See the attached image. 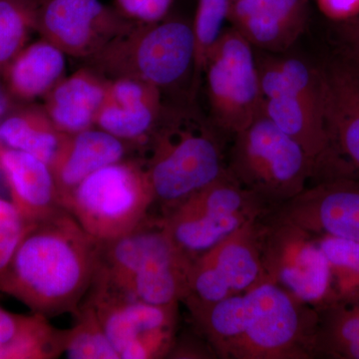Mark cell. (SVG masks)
Masks as SVG:
<instances>
[{
    "label": "cell",
    "instance_id": "6da1fadb",
    "mask_svg": "<svg viewBox=\"0 0 359 359\" xmlns=\"http://www.w3.org/2000/svg\"><path fill=\"white\" fill-rule=\"evenodd\" d=\"M103 244L60 208L29 224L8 264L0 292L45 318L76 316L102 263Z\"/></svg>",
    "mask_w": 359,
    "mask_h": 359
},
{
    "label": "cell",
    "instance_id": "7a4b0ae2",
    "mask_svg": "<svg viewBox=\"0 0 359 359\" xmlns=\"http://www.w3.org/2000/svg\"><path fill=\"white\" fill-rule=\"evenodd\" d=\"M219 358L308 359L316 355L318 309L264 280L219 302L187 304Z\"/></svg>",
    "mask_w": 359,
    "mask_h": 359
},
{
    "label": "cell",
    "instance_id": "3957f363",
    "mask_svg": "<svg viewBox=\"0 0 359 359\" xmlns=\"http://www.w3.org/2000/svg\"><path fill=\"white\" fill-rule=\"evenodd\" d=\"M138 158L165 212L226 174L218 137L195 116L165 108Z\"/></svg>",
    "mask_w": 359,
    "mask_h": 359
},
{
    "label": "cell",
    "instance_id": "277c9868",
    "mask_svg": "<svg viewBox=\"0 0 359 359\" xmlns=\"http://www.w3.org/2000/svg\"><path fill=\"white\" fill-rule=\"evenodd\" d=\"M195 58L193 23L163 18L135 23L86 63L105 79L139 80L163 92L195 74Z\"/></svg>",
    "mask_w": 359,
    "mask_h": 359
},
{
    "label": "cell",
    "instance_id": "5b68a950",
    "mask_svg": "<svg viewBox=\"0 0 359 359\" xmlns=\"http://www.w3.org/2000/svg\"><path fill=\"white\" fill-rule=\"evenodd\" d=\"M226 171L271 211L294 199L318 175L304 149L263 112L235 135Z\"/></svg>",
    "mask_w": 359,
    "mask_h": 359
},
{
    "label": "cell",
    "instance_id": "8992f818",
    "mask_svg": "<svg viewBox=\"0 0 359 359\" xmlns=\"http://www.w3.org/2000/svg\"><path fill=\"white\" fill-rule=\"evenodd\" d=\"M257 68L262 112L304 149L320 174L334 152L320 69L294 57L268 58L259 61Z\"/></svg>",
    "mask_w": 359,
    "mask_h": 359
},
{
    "label": "cell",
    "instance_id": "52a82bcc",
    "mask_svg": "<svg viewBox=\"0 0 359 359\" xmlns=\"http://www.w3.org/2000/svg\"><path fill=\"white\" fill-rule=\"evenodd\" d=\"M155 204L147 173L138 158L94 172L69 194L62 207L102 244L140 228Z\"/></svg>",
    "mask_w": 359,
    "mask_h": 359
},
{
    "label": "cell",
    "instance_id": "ba28073f",
    "mask_svg": "<svg viewBox=\"0 0 359 359\" xmlns=\"http://www.w3.org/2000/svg\"><path fill=\"white\" fill-rule=\"evenodd\" d=\"M271 209L228 171L165 212L163 229L192 261Z\"/></svg>",
    "mask_w": 359,
    "mask_h": 359
},
{
    "label": "cell",
    "instance_id": "9c48e42d",
    "mask_svg": "<svg viewBox=\"0 0 359 359\" xmlns=\"http://www.w3.org/2000/svg\"><path fill=\"white\" fill-rule=\"evenodd\" d=\"M208 99L214 121L235 136L262 112L259 68L252 45L235 28L223 30L205 56Z\"/></svg>",
    "mask_w": 359,
    "mask_h": 359
},
{
    "label": "cell",
    "instance_id": "30bf717a",
    "mask_svg": "<svg viewBox=\"0 0 359 359\" xmlns=\"http://www.w3.org/2000/svg\"><path fill=\"white\" fill-rule=\"evenodd\" d=\"M264 219L266 280L318 311L337 304L330 263L316 236L275 218L269 212Z\"/></svg>",
    "mask_w": 359,
    "mask_h": 359
},
{
    "label": "cell",
    "instance_id": "8fae6325",
    "mask_svg": "<svg viewBox=\"0 0 359 359\" xmlns=\"http://www.w3.org/2000/svg\"><path fill=\"white\" fill-rule=\"evenodd\" d=\"M264 217L245 224L194 259L189 273L188 294L183 301L186 304L219 302L248 292L266 280Z\"/></svg>",
    "mask_w": 359,
    "mask_h": 359
},
{
    "label": "cell",
    "instance_id": "7c38bea8",
    "mask_svg": "<svg viewBox=\"0 0 359 359\" xmlns=\"http://www.w3.org/2000/svg\"><path fill=\"white\" fill-rule=\"evenodd\" d=\"M88 301L120 359L160 358L173 344L177 306H156L125 297L99 282Z\"/></svg>",
    "mask_w": 359,
    "mask_h": 359
},
{
    "label": "cell",
    "instance_id": "4fadbf2b",
    "mask_svg": "<svg viewBox=\"0 0 359 359\" xmlns=\"http://www.w3.org/2000/svg\"><path fill=\"white\" fill-rule=\"evenodd\" d=\"M35 32L65 55L87 59L137 22L99 0L37 2Z\"/></svg>",
    "mask_w": 359,
    "mask_h": 359
},
{
    "label": "cell",
    "instance_id": "5bb4252c",
    "mask_svg": "<svg viewBox=\"0 0 359 359\" xmlns=\"http://www.w3.org/2000/svg\"><path fill=\"white\" fill-rule=\"evenodd\" d=\"M269 214L316 237L330 236L359 243V182L323 180Z\"/></svg>",
    "mask_w": 359,
    "mask_h": 359
},
{
    "label": "cell",
    "instance_id": "9a60e30c",
    "mask_svg": "<svg viewBox=\"0 0 359 359\" xmlns=\"http://www.w3.org/2000/svg\"><path fill=\"white\" fill-rule=\"evenodd\" d=\"M162 91L134 79L108 80L105 96L96 116L95 127L128 144L146 145L162 117Z\"/></svg>",
    "mask_w": 359,
    "mask_h": 359
},
{
    "label": "cell",
    "instance_id": "2e32d148",
    "mask_svg": "<svg viewBox=\"0 0 359 359\" xmlns=\"http://www.w3.org/2000/svg\"><path fill=\"white\" fill-rule=\"evenodd\" d=\"M308 0H231L229 18L252 46L289 48L304 30Z\"/></svg>",
    "mask_w": 359,
    "mask_h": 359
},
{
    "label": "cell",
    "instance_id": "e0dca14e",
    "mask_svg": "<svg viewBox=\"0 0 359 359\" xmlns=\"http://www.w3.org/2000/svg\"><path fill=\"white\" fill-rule=\"evenodd\" d=\"M129 149L128 144L97 127L63 134L55 157L49 165L60 205L90 175L127 159Z\"/></svg>",
    "mask_w": 359,
    "mask_h": 359
},
{
    "label": "cell",
    "instance_id": "ac0fdd59",
    "mask_svg": "<svg viewBox=\"0 0 359 359\" xmlns=\"http://www.w3.org/2000/svg\"><path fill=\"white\" fill-rule=\"evenodd\" d=\"M0 175L11 202L28 226L62 208L50 167L39 158L0 146Z\"/></svg>",
    "mask_w": 359,
    "mask_h": 359
},
{
    "label": "cell",
    "instance_id": "d6986e66",
    "mask_svg": "<svg viewBox=\"0 0 359 359\" xmlns=\"http://www.w3.org/2000/svg\"><path fill=\"white\" fill-rule=\"evenodd\" d=\"M325 119L332 149L359 170V72L351 62L320 70Z\"/></svg>",
    "mask_w": 359,
    "mask_h": 359
},
{
    "label": "cell",
    "instance_id": "ffe728a7",
    "mask_svg": "<svg viewBox=\"0 0 359 359\" xmlns=\"http://www.w3.org/2000/svg\"><path fill=\"white\" fill-rule=\"evenodd\" d=\"M108 80L89 67L62 78L43 97L42 106L61 133L74 134L95 127Z\"/></svg>",
    "mask_w": 359,
    "mask_h": 359
},
{
    "label": "cell",
    "instance_id": "44dd1931",
    "mask_svg": "<svg viewBox=\"0 0 359 359\" xmlns=\"http://www.w3.org/2000/svg\"><path fill=\"white\" fill-rule=\"evenodd\" d=\"M65 54L43 39L26 45L1 74L7 95L14 104L44 97L65 78Z\"/></svg>",
    "mask_w": 359,
    "mask_h": 359
},
{
    "label": "cell",
    "instance_id": "7402d4cb",
    "mask_svg": "<svg viewBox=\"0 0 359 359\" xmlns=\"http://www.w3.org/2000/svg\"><path fill=\"white\" fill-rule=\"evenodd\" d=\"M63 134L43 107L13 108L0 121V146L22 151L50 165Z\"/></svg>",
    "mask_w": 359,
    "mask_h": 359
},
{
    "label": "cell",
    "instance_id": "603a6c76",
    "mask_svg": "<svg viewBox=\"0 0 359 359\" xmlns=\"http://www.w3.org/2000/svg\"><path fill=\"white\" fill-rule=\"evenodd\" d=\"M77 323L61 330L62 353L71 359H120L110 344L98 316L90 304L83 302L76 314Z\"/></svg>",
    "mask_w": 359,
    "mask_h": 359
},
{
    "label": "cell",
    "instance_id": "cb8c5ba5",
    "mask_svg": "<svg viewBox=\"0 0 359 359\" xmlns=\"http://www.w3.org/2000/svg\"><path fill=\"white\" fill-rule=\"evenodd\" d=\"M316 238L330 263L337 304H358L359 243L330 236Z\"/></svg>",
    "mask_w": 359,
    "mask_h": 359
},
{
    "label": "cell",
    "instance_id": "d4e9b609",
    "mask_svg": "<svg viewBox=\"0 0 359 359\" xmlns=\"http://www.w3.org/2000/svg\"><path fill=\"white\" fill-rule=\"evenodd\" d=\"M37 4V0H0V77L35 32Z\"/></svg>",
    "mask_w": 359,
    "mask_h": 359
},
{
    "label": "cell",
    "instance_id": "484cf974",
    "mask_svg": "<svg viewBox=\"0 0 359 359\" xmlns=\"http://www.w3.org/2000/svg\"><path fill=\"white\" fill-rule=\"evenodd\" d=\"M174 0H116V8L137 22H155L167 15Z\"/></svg>",
    "mask_w": 359,
    "mask_h": 359
},
{
    "label": "cell",
    "instance_id": "4316f807",
    "mask_svg": "<svg viewBox=\"0 0 359 359\" xmlns=\"http://www.w3.org/2000/svg\"><path fill=\"white\" fill-rule=\"evenodd\" d=\"M27 228L25 224L0 226V271L11 262Z\"/></svg>",
    "mask_w": 359,
    "mask_h": 359
},
{
    "label": "cell",
    "instance_id": "83f0119b",
    "mask_svg": "<svg viewBox=\"0 0 359 359\" xmlns=\"http://www.w3.org/2000/svg\"><path fill=\"white\" fill-rule=\"evenodd\" d=\"M321 13L335 21H351L359 16V0H316Z\"/></svg>",
    "mask_w": 359,
    "mask_h": 359
},
{
    "label": "cell",
    "instance_id": "f1b7e54d",
    "mask_svg": "<svg viewBox=\"0 0 359 359\" xmlns=\"http://www.w3.org/2000/svg\"><path fill=\"white\" fill-rule=\"evenodd\" d=\"M30 316L9 313L0 308V347L15 339L29 320Z\"/></svg>",
    "mask_w": 359,
    "mask_h": 359
},
{
    "label": "cell",
    "instance_id": "f546056e",
    "mask_svg": "<svg viewBox=\"0 0 359 359\" xmlns=\"http://www.w3.org/2000/svg\"><path fill=\"white\" fill-rule=\"evenodd\" d=\"M346 36L351 46V50L359 49V16L346 25Z\"/></svg>",
    "mask_w": 359,
    "mask_h": 359
},
{
    "label": "cell",
    "instance_id": "4dcf8cb0",
    "mask_svg": "<svg viewBox=\"0 0 359 359\" xmlns=\"http://www.w3.org/2000/svg\"><path fill=\"white\" fill-rule=\"evenodd\" d=\"M14 103L7 95L6 88L2 83L1 77H0V121L7 115V113L13 109Z\"/></svg>",
    "mask_w": 359,
    "mask_h": 359
},
{
    "label": "cell",
    "instance_id": "1f68e13d",
    "mask_svg": "<svg viewBox=\"0 0 359 359\" xmlns=\"http://www.w3.org/2000/svg\"><path fill=\"white\" fill-rule=\"evenodd\" d=\"M353 51V62L359 65V49H354Z\"/></svg>",
    "mask_w": 359,
    "mask_h": 359
},
{
    "label": "cell",
    "instance_id": "d6a6232c",
    "mask_svg": "<svg viewBox=\"0 0 359 359\" xmlns=\"http://www.w3.org/2000/svg\"><path fill=\"white\" fill-rule=\"evenodd\" d=\"M351 63H353V65L354 66H355L356 69H358V72H359V65H356V63H353V61H351Z\"/></svg>",
    "mask_w": 359,
    "mask_h": 359
},
{
    "label": "cell",
    "instance_id": "836d02e7",
    "mask_svg": "<svg viewBox=\"0 0 359 359\" xmlns=\"http://www.w3.org/2000/svg\"><path fill=\"white\" fill-rule=\"evenodd\" d=\"M44 1V0H37V2H42Z\"/></svg>",
    "mask_w": 359,
    "mask_h": 359
}]
</instances>
